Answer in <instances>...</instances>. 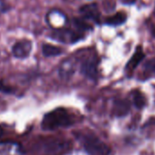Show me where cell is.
Returning <instances> with one entry per match:
<instances>
[{
  "label": "cell",
  "mask_w": 155,
  "mask_h": 155,
  "mask_svg": "<svg viewBox=\"0 0 155 155\" xmlns=\"http://www.w3.org/2000/svg\"><path fill=\"white\" fill-rule=\"evenodd\" d=\"M10 9V7L4 0H0V13H6Z\"/></svg>",
  "instance_id": "obj_15"
},
{
  "label": "cell",
  "mask_w": 155,
  "mask_h": 155,
  "mask_svg": "<svg viewBox=\"0 0 155 155\" xmlns=\"http://www.w3.org/2000/svg\"><path fill=\"white\" fill-rule=\"evenodd\" d=\"M127 20V15L124 12H118L115 15L106 18L105 23L110 26H120L125 23Z\"/></svg>",
  "instance_id": "obj_9"
},
{
  "label": "cell",
  "mask_w": 155,
  "mask_h": 155,
  "mask_svg": "<svg viewBox=\"0 0 155 155\" xmlns=\"http://www.w3.org/2000/svg\"><path fill=\"white\" fill-rule=\"evenodd\" d=\"M132 99H133V103H134L136 108L142 109L143 107H145V105H146V99H145V97L142 95V93L140 91H133Z\"/></svg>",
  "instance_id": "obj_12"
},
{
  "label": "cell",
  "mask_w": 155,
  "mask_h": 155,
  "mask_svg": "<svg viewBox=\"0 0 155 155\" xmlns=\"http://www.w3.org/2000/svg\"><path fill=\"white\" fill-rule=\"evenodd\" d=\"M80 12H81L83 19L92 20L93 22L100 24L101 13H100V10H99L97 4L92 3V4L84 5L80 8Z\"/></svg>",
  "instance_id": "obj_4"
},
{
  "label": "cell",
  "mask_w": 155,
  "mask_h": 155,
  "mask_svg": "<svg viewBox=\"0 0 155 155\" xmlns=\"http://www.w3.org/2000/svg\"><path fill=\"white\" fill-rule=\"evenodd\" d=\"M0 92H2V93H12L13 90L9 86H7L4 82L0 81Z\"/></svg>",
  "instance_id": "obj_14"
},
{
  "label": "cell",
  "mask_w": 155,
  "mask_h": 155,
  "mask_svg": "<svg viewBox=\"0 0 155 155\" xmlns=\"http://www.w3.org/2000/svg\"><path fill=\"white\" fill-rule=\"evenodd\" d=\"M83 37V33L69 28H59L56 30L51 38L63 43H75L81 40Z\"/></svg>",
  "instance_id": "obj_3"
},
{
  "label": "cell",
  "mask_w": 155,
  "mask_h": 155,
  "mask_svg": "<svg viewBox=\"0 0 155 155\" xmlns=\"http://www.w3.org/2000/svg\"><path fill=\"white\" fill-rule=\"evenodd\" d=\"M120 1L123 3V4H127V5H130V4H133L135 3L136 0H120Z\"/></svg>",
  "instance_id": "obj_16"
},
{
  "label": "cell",
  "mask_w": 155,
  "mask_h": 155,
  "mask_svg": "<svg viewBox=\"0 0 155 155\" xmlns=\"http://www.w3.org/2000/svg\"><path fill=\"white\" fill-rule=\"evenodd\" d=\"M63 52L62 48L50 44H44L42 46V53L45 57H56Z\"/></svg>",
  "instance_id": "obj_10"
},
{
  "label": "cell",
  "mask_w": 155,
  "mask_h": 155,
  "mask_svg": "<svg viewBox=\"0 0 155 155\" xmlns=\"http://www.w3.org/2000/svg\"><path fill=\"white\" fill-rule=\"evenodd\" d=\"M143 69H144V72L147 74L155 73V58L150 60H147L143 65Z\"/></svg>",
  "instance_id": "obj_13"
},
{
  "label": "cell",
  "mask_w": 155,
  "mask_h": 155,
  "mask_svg": "<svg viewBox=\"0 0 155 155\" xmlns=\"http://www.w3.org/2000/svg\"><path fill=\"white\" fill-rule=\"evenodd\" d=\"M130 112V103L126 100L118 99L113 103V114L117 117L126 116Z\"/></svg>",
  "instance_id": "obj_7"
},
{
  "label": "cell",
  "mask_w": 155,
  "mask_h": 155,
  "mask_svg": "<svg viewBox=\"0 0 155 155\" xmlns=\"http://www.w3.org/2000/svg\"><path fill=\"white\" fill-rule=\"evenodd\" d=\"M73 24H74V27L76 28L77 31H79L81 33H84L85 31L92 29L91 26L90 24H88L85 21V19H83V18H74Z\"/></svg>",
  "instance_id": "obj_11"
},
{
  "label": "cell",
  "mask_w": 155,
  "mask_h": 155,
  "mask_svg": "<svg viewBox=\"0 0 155 155\" xmlns=\"http://www.w3.org/2000/svg\"><path fill=\"white\" fill-rule=\"evenodd\" d=\"M97 58L96 57H90L87 59H85L81 64V72L83 75H85L87 78L91 80L96 79L98 75L97 70Z\"/></svg>",
  "instance_id": "obj_6"
},
{
  "label": "cell",
  "mask_w": 155,
  "mask_h": 155,
  "mask_svg": "<svg viewBox=\"0 0 155 155\" xmlns=\"http://www.w3.org/2000/svg\"><path fill=\"white\" fill-rule=\"evenodd\" d=\"M152 34H153V36L155 37V27H154V28L152 29Z\"/></svg>",
  "instance_id": "obj_18"
},
{
  "label": "cell",
  "mask_w": 155,
  "mask_h": 155,
  "mask_svg": "<svg viewBox=\"0 0 155 155\" xmlns=\"http://www.w3.org/2000/svg\"><path fill=\"white\" fill-rule=\"evenodd\" d=\"M2 134H3V129L0 127V136H1Z\"/></svg>",
  "instance_id": "obj_17"
},
{
  "label": "cell",
  "mask_w": 155,
  "mask_h": 155,
  "mask_svg": "<svg viewBox=\"0 0 155 155\" xmlns=\"http://www.w3.org/2000/svg\"><path fill=\"white\" fill-rule=\"evenodd\" d=\"M73 123L72 116L66 109L58 108L44 115L41 128L44 130H54L58 128L68 127Z\"/></svg>",
  "instance_id": "obj_1"
},
{
  "label": "cell",
  "mask_w": 155,
  "mask_h": 155,
  "mask_svg": "<svg viewBox=\"0 0 155 155\" xmlns=\"http://www.w3.org/2000/svg\"><path fill=\"white\" fill-rule=\"evenodd\" d=\"M32 43L28 39H23L17 42L12 48L13 55L18 58H26L30 55Z\"/></svg>",
  "instance_id": "obj_5"
},
{
  "label": "cell",
  "mask_w": 155,
  "mask_h": 155,
  "mask_svg": "<svg viewBox=\"0 0 155 155\" xmlns=\"http://www.w3.org/2000/svg\"><path fill=\"white\" fill-rule=\"evenodd\" d=\"M144 58V53L141 50L140 47H138L135 53L133 54V56L130 58V59L129 60V62L126 65V69L129 71H132L133 69L136 68V67L140 63V61Z\"/></svg>",
  "instance_id": "obj_8"
},
{
  "label": "cell",
  "mask_w": 155,
  "mask_h": 155,
  "mask_svg": "<svg viewBox=\"0 0 155 155\" xmlns=\"http://www.w3.org/2000/svg\"><path fill=\"white\" fill-rule=\"evenodd\" d=\"M81 141L83 148L91 155H109L110 152L109 146L93 134H86Z\"/></svg>",
  "instance_id": "obj_2"
}]
</instances>
